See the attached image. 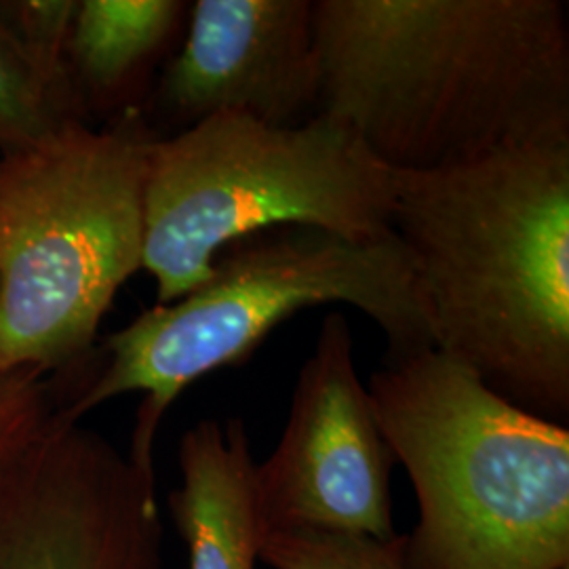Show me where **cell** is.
<instances>
[{
	"label": "cell",
	"mask_w": 569,
	"mask_h": 569,
	"mask_svg": "<svg viewBox=\"0 0 569 569\" xmlns=\"http://www.w3.org/2000/svg\"><path fill=\"white\" fill-rule=\"evenodd\" d=\"M319 100L315 0H197L157 89L180 131L222 112L296 127Z\"/></svg>",
	"instance_id": "9c48e42d"
},
{
	"label": "cell",
	"mask_w": 569,
	"mask_h": 569,
	"mask_svg": "<svg viewBox=\"0 0 569 569\" xmlns=\"http://www.w3.org/2000/svg\"><path fill=\"white\" fill-rule=\"evenodd\" d=\"M395 192L397 173L331 114L296 127L213 114L150 148L142 268L157 305H171L253 234L317 228L357 243L387 239Z\"/></svg>",
	"instance_id": "5b68a950"
},
{
	"label": "cell",
	"mask_w": 569,
	"mask_h": 569,
	"mask_svg": "<svg viewBox=\"0 0 569 569\" xmlns=\"http://www.w3.org/2000/svg\"><path fill=\"white\" fill-rule=\"evenodd\" d=\"M420 521L407 569H569V430L486 387L437 348L366 385Z\"/></svg>",
	"instance_id": "3957f363"
},
{
	"label": "cell",
	"mask_w": 569,
	"mask_h": 569,
	"mask_svg": "<svg viewBox=\"0 0 569 569\" xmlns=\"http://www.w3.org/2000/svg\"><path fill=\"white\" fill-rule=\"evenodd\" d=\"M157 477L53 411L0 479V569H163Z\"/></svg>",
	"instance_id": "52a82bcc"
},
{
	"label": "cell",
	"mask_w": 569,
	"mask_h": 569,
	"mask_svg": "<svg viewBox=\"0 0 569 569\" xmlns=\"http://www.w3.org/2000/svg\"><path fill=\"white\" fill-rule=\"evenodd\" d=\"M392 465L355 367L350 323L329 312L298 376L281 441L256 465L264 533L319 529L395 538Z\"/></svg>",
	"instance_id": "ba28073f"
},
{
	"label": "cell",
	"mask_w": 569,
	"mask_h": 569,
	"mask_svg": "<svg viewBox=\"0 0 569 569\" xmlns=\"http://www.w3.org/2000/svg\"><path fill=\"white\" fill-rule=\"evenodd\" d=\"M77 0H23L0 4L7 20H0L23 44L42 72L63 89H72L68 41Z\"/></svg>",
	"instance_id": "5bb4252c"
},
{
	"label": "cell",
	"mask_w": 569,
	"mask_h": 569,
	"mask_svg": "<svg viewBox=\"0 0 569 569\" xmlns=\"http://www.w3.org/2000/svg\"><path fill=\"white\" fill-rule=\"evenodd\" d=\"M319 112L395 173L569 142L561 0H315Z\"/></svg>",
	"instance_id": "6da1fadb"
},
{
	"label": "cell",
	"mask_w": 569,
	"mask_h": 569,
	"mask_svg": "<svg viewBox=\"0 0 569 569\" xmlns=\"http://www.w3.org/2000/svg\"><path fill=\"white\" fill-rule=\"evenodd\" d=\"M182 486L169 510L188 569H256L264 540L243 418L201 420L180 441Z\"/></svg>",
	"instance_id": "30bf717a"
},
{
	"label": "cell",
	"mask_w": 569,
	"mask_h": 569,
	"mask_svg": "<svg viewBox=\"0 0 569 569\" xmlns=\"http://www.w3.org/2000/svg\"><path fill=\"white\" fill-rule=\"evenodd\" d=\"M157 142L140 108L102 129L66 122L0 159V373L68 367L142 268L143 192Z\"/></svg>",
	"instance_id": "8992f818"
},
{
	"label": "cell",
	"mask_w": 569,
	"mask_h": 569,
	"mask_svg": "<svg viewBox=\"0 0 569 569\" xmlns=\"http://www.w3.org/2000/svg\"><path fill=\"white\" fill-rule=\"evenodd\" d=\"M79 96L51 81L0 21V159L16 157L81 121Z\"/></svg>",
	"instance_id": "7c38bea8"
},
{
	"label": "cell",
	"mask_w": 569,
	"mask_h": 569,
	"mask_svg": "<svg viewBox=\"0 0 569 569\" xmlns=\"http://www.w3.org/2000/svg\"><path fill=\"white\" fill-rule=\"evenodd\" d=\"M392 232L432 345L512 406L569 418V142L397 173Z\"/></svg>",
	"instance_id": "7a4b0ae2"
},
{
	"label": "cell",
	"mask_w": 569,
	"mask_h": 569,
	"mask_svg": "<svg viewBox=\"0 0 569 569\" xmlns=\"http://www.w3.org/2000/svg\"><path fill=\"white\" fill-rule=\"evenodd\" d=\"M323 305L369 317L387 338V361L435 348L422 291L395 234L357 243L317 228H279L228 247L201 287L108 336V363L60 411L81 422L96 407L142 392L127 456L157 477V432L183 390L243 366L287 319Z\"/></svg>",
	"instance_id": "277c9868"
},
{
	"label": "cell",
	"mask_w": 569,
	"mask_h": 569,
	"mask_svg": "<svg viewBox=\"0 0 569 569\" xmlns=\"http://www.w3.org/2000/svg\"><path fill=\"white\" fill-rule=\"evenodd\" d=\"M260 559L272 569H407L406 536L277 529L266 531Z\"/></svg>",
	"instance_id": "4fadbf2b"
},
{
	"label": "cell",
	"mask_w": 569,
	"mask_h": 569,
	"mask_svg": "<svg viewBox=\"0 0 569 569\" xmlns=\"http://www.w3.org/2000/svg\"><path fill=\"white\" fill-rule=\"evenodd\" d=\"M190 4L182 0H82L68 41V63L87 96L124 103L178 34Z\"/></svg>",
	"instance_id": "8fae6325"
},
{
	"label": "cell",
	"mask_w": 569,
	"mask_h": 569,
	"mask_svg": "<svg viewBox=\"0 0 569 569\" xmlns=\"http://www.w3.org/2000/svg\"><path fill=\"white\" fill-rule=\"evenodd\" d=\"M41 371L0 373V479L53 413Z\"/></svg>",
	"instance_id": "9a60e30c"
}]
</instances>
